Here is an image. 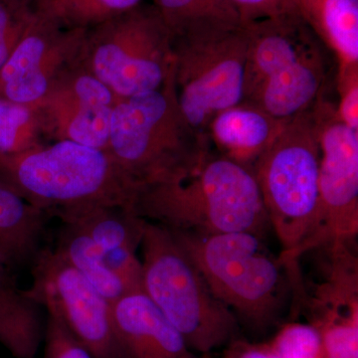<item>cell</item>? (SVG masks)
I'll use <instances>...</instances> for the list:
<instances>
[{
    "label": "cell",
    "mask_w": 358,
    "mask_h": 358,
    "mask_svg": "<svg viewBox=\"0 0 358 358\" xmlns=\"http://www.w3.org/2000/svg\"><path fill=\"white\" fill-rule=\"evenodd\" d=\"M134 212L169 229L199 234L263 237L270 225L253 171L212 148L185 176L143 189Z\"/></svg>",
    "instance_id": "obj_1"
},
{
    "label": "cell",
    "mask_w": 358,
    "mask_h": 358,
    "mask_svg": "<svg viewBox=\"0 0 358 358\" xmlns=\"http://www.w3.org/2000/svg\"><path fill=\"white\" fill-rule=\"evenodd\" d=\"M210 148L208 138L192 128L179 107L173 67L159 89L115 103L106 150L138 194L181 178Z\"/></svg>",
    "instance_id": "obj_2"
},
{
    "label": "cell",
    "mask_w": 358,
    "mask_h": 358,
    "mask_svg": "<svg viewBox=\"0 0 358 358\" xmlns=\"http://www.w3.org/2000/svg\"><path fill=\"white\" fill-rule=\"evenodd\" d=\"M245 27L248 44L242 102L289 121L326 96L329 51L300 14Z\"/></svg>",
    "instance_id": "obj_3"
},
{
    "label": "cell",
    "mask_w": 358,
    "mask_h": 358,
    "mask_svg": "<svg viewBox=\"0 0 358 358\" xmlns=\"http://www.w3.org/2000/svg\"><path fill=\"white\" fill-rule=\"evenodd\" d=\"M313 108L285 122L253 169L281 244L278 259L294 289L303 287L299 261L319 214L320 150Z\"/></svg>",
    "instance_id": "obj_4"
},
{
    "label": "cell",
    "mask_w": 358,
    "mask_h": 358,
    "mask_svg": "<svg viewBox=\"0 0 358 358\" xmlns=\"http://www.w3.org/2000/svg\"><path fill=\"white\" fill-rule=\"evenodd\" d=\"M0 179L50 215L57 209L87 204L134 211L138 195L107 150L69 141L0 155Z\"/></svg>",
    "instance_id": "obj_5"
},
{
    "label": "cell",
    "mask_w": 358,
    "mask_h": 358,
    "mask_svg": "<svg viewBox=\"0 0 358 358\" xmlns=\"http://www.w3.org/2000/svg\"><path fill=\"white\" fill-rule=\"evenodd\" d=\"M141 247L143 292L178 329L190 352L209 355L239 338L237 317L213 296L169 228L147 221Z\"/></svg>",
    "instance_id": "obj_6"
},
{
    "label": "cell",
    "mask_w": 358,
    "mask_h": 358,
    "mask_svg": "<svg viewBox=\"0 0 358 358\" xmlns=\"http://www.w3.org/2000/svg\"><path fill=\"white\" fill-rule=\"evenodd\" d=\"M171 231L199 268L211 293L235 317L257 331L274 324L289 281L284 266L268 251L263 237L251 232Z\"/></svg>",
    "instance_id": "obj_7"
},
{
    "label": "cell",
    "mask_w": 358,
    "mask_h": 358,
    "mask_svg": "<svg viewBox=\"0 0 358 358\" xmlns=\"http://www.w3.org/2000/svg\"><path fill=\"white\" fill-rule=\"evenodd\" d=\"M82 61L117 100L143 95L171 75L173 36L154 4L143 2L89 29Z\"/></svg>",
    "instance_id": "obj_8"
},
{
    "label": "cell",
    "mask_w": 358,
    "mask_h": 358,
    "mask_svg": "<svg viewBox=\"0 0 358 358\" xmlns=\"http://www.w3.org/2000/svg\"><path fill=\"white\" fill-rule=\"evenodd\" d=\"M248 35L245 25L173 38V79L179 107L207 136L218 113L243 101Z\"/></svg>",
    "instance_id": "obj_9"
},
{
    "label": "cell",
    "mask_w": 358,
    "mask_h": 358,
    "mask_svg": "<svg viewBox=\"0 0 358 358\" xmlns=\"http://www.w3.org/2000/svg\"><path fill=\"white\" fill-rule=\"evenodd\" d=\"M320 150L317 222L303 248L352 244L358 234V131L345 126L326 96L313 108Z\"/></svg>",
    "instance_id": "obj_10"
},
{
    "label": "cell",
    "mask_w": 358,
    "mask_h": 358,
    "mask_svg": "<svg viewBox=\"0 0 358 358\" xmlns=\"http://www.w3.org/2000/svg\"><path fill=\"white\" fill-rule=\"evenodd\" d=\"M24 293L60 322L94 358H129L115 329L113 306L56 250L40 252Z\"/></svg>",
    "instance_id": "obj_11"
},
{
    "label": "cell",
    "mask_w": 358,
    "mask_h": 358,
    "mask_svg": "<svg viewBox=\"0 0 358 358\" xmlns=\"http://www.w3.org/2000/svg\"><path fill=\"white\" fill-rule=\"evenodd\" d=\"M86 29H68L46 0H36L31 20L0 70V98L34 106L82 59Z\"/></svg>",
    "instance_id": "obj_12"
},
{
    "label": "cell",
    "mask_w": 358,
    "mask_h": 358,
    "mask_svg": "<svg viewBox=\"0 0 358 358\" xmlns=\"http://www.w3.org/2000/svg\"><path fill=\"white\" fill-rule=\"evenodd\" d=\"M117 96L79 61L34 105L42 136L107 150Z\"/></svg>",
    "instance_id": "obj_13"
},
{
    "label": "cell",
    "mask_w": 358,
    "mask_h": 358,
    "mask_svg": "<svg viewBox=\"0 0 358 358\" xmlns=\"http://www.w3.org/2000/svg\"><path fill=\"white\" fill-rule=\"evenodd\" d=\"M117 336L129 358H196L185 339L143 291L113 305Z\"/></svg>",
    "instance_id": "obj_14"
},
{
    "label": "cell",
    "mask_w": 358,
    "mask_h": 358,
    "mask_svg": "<svg viewBox=\"0 0 358 358\" xmlns=\"http://www.w3.org/2000/svg\"><path fill=\"white\" fill-rule=\"evenodd\" d=\"M286 122L241 102L218 113L209 122L206 134L219 155L253 171Z\"/></svg>",
    "instance_id": "obj_15"
},
{
    "label": "cell",
    "mask_w": 358,
    "mask_h": 358,
    "mask_svg": "<svg viewBox=\"0 0 358 358\" xmlns=\"http://www.w3.org/2000/svg\"><path fill=\"white\" fill-rule=\"evenodd\" d=\"M51 215L91 238L103 257L136 253L147 224L131 209L113 205H78L57 209Z\"/></svg>",
    "instance_id": "obj_16"
},
{
    "label": "cell",
    "mask_w": 358,
    "mask_h": 358,
    "mask_svg": "<svg viewBox=\"0 0 358 358\" xmlns=\"http://www.w3.org/2000/svg\"><path fill=\"white\" fill-rule=\"evenodd\" d=\"M0 254V345L15 358H35L43 341L39 306L16 286Z\"/></svg>",
    "instance_id": "obj_17"
},
{
    "label": "cell",
    "mask_w": 358,
    "mask_h": 358,
    "mask_svg": "<svg viewBox=\"0 0 358 358\" xmlns=\"http://www.w3.org/2000/svg\"><path fill=\"white\" fill-rule=\"evenodd\" d=\"M299 13L334 54L336 66L358 65V0H296Z\"/></svg>",
    "instance_id": "obj_18"
},
{
    "label": "cell",
    "mask_w": 358,
    "mask_h": 358,
    "mask_svg": "<svg viewBox=\"0 0 358 358\" xmlns=\"http://www.w3.org/2000/svg\"><path fill=\"white\" fill-rule=\"evenodd\" d=\"M49 215L0 179V254L11 266L34 255Z\"/></svg>",
    "instance_id": "obj_19"
},
{
    "label": "cell",
    "mask_w": 358,
    "mask_h": 358,
    "mask_svg": "<svg viewBox=\"0 0 358 358\" xmlns=\"http://www.w3.org/2000/svg\"><path fill=\"white\" fill-rule=\"evenodd\" d=\"M173 38L243 24L229 0H154Z\"/></svg>",
    "instance_id": "obj_20"
},
{
    "label": "cell",
    "mask_w": 358,
    "mask_h": 358,
    "mask_svg": "<svg viewBox=\"0 0 358 358\" xmlns=\"http://www.w3.org/2000/svg\"><path fill=\"white\" fill-rule=\"evenodd\" d=\"M55 250L91 282L110 305L129 294L121 280L106 265L101 249L81 231L64 225Z\"/></svg>",
    "instance_id": "obj_21"
},
{
    "label": "cell",
    "mask_w": 358,
    "mask_h": 358,
    "mask_svg": "<svg viewBox=\"0 0 358 358\" xmlns=\"http://www.w3.org/2000/svg\"><path fill=\"white\" fill-rule=\"evenodd\" d=\"M34 106L0 98V155H16L44 145Z\"/></svg>",
    "instance_id": "obj_22"
},
{
    "label": "cell",
    "mask_w": 358,
    "mask_h": 358,
    "mask_svg": "<svg viewBox=\"0 0 358 358\" xmlns=\"http://www.w3.org/2000/svg\"><path fill=\"white\" fill-rule=\"evenodd\" d=\"M68 29L89 30L143 3V0H46Z\"/></svg>",
    "instance_id": "obj_23"
},
{
    "label": "cell",
    "mask_w": 358,
    "mask_h": 358,
    "mask_svg": "<svg viewBox=\"0 0 358 358\" xmlns=\"http://www.w3.org/2000/svg\"><path fill=\"white\" fill-rule=\"evenodd\" d=\"M268 345L281 358H324L322 336L312 324L289 322Z\"/></svg>",
    "instance_id": "obj_24"
},
{
    "label": "cell",
    "mask_w": 358,
    "mask_h": 358,
    "mask_svg": "<svg viewBox=\"0 0 358 358\" xmlns=\"http://www.w3.org/2000/svg\"><path fill=\"white\" fill-rule=\"evenodd\" d=\"M35 2L36 0H0V70L31 20Z\"/></svg>",
    "instance_id": "obj_25"
},
{
    "label": "cell",
    "mask_w": 358,
    "mask_h": 358,
    "mask_svg": "<svg viewBox=\"0 0 358 358\" xmlns=\"http://www.w3.org/2000/svg\"><path fill=\"white\" fill-rule=\"evenodd\" d=\"M336 115L345 126L358 131V65L336 66Z\"/></svg>",
    "instance_id": "obj_26"
},
{
    "label": "cell",
    "mask_w": 358,
    "mask_h": 358,
    "mask_svg": "<svg viewBox=\"0 0 358 358\" xmlns=\"http://www.w3.org/2000/svg\"><path fill=\"white\" fill-rule=\"evenodd\" d=\"M44 358H94L57 320L48 315L44 329Z\"/></svg>",
    "instance_id": "obj_27"
},
{
    "label": "cell",
    "mask_w": 358,
    "mask_h": 358,
    "mask_svg": "<svg viewBox=\"0 0 358 358\" xmlns=\"http://www.w3.org/2000/svg\"><path fill=\"white\" fill-rule=\"evenodd\" d=\"M244 25L264 20L299 15L296 0H229Z\"/></svg>",
    "instance_id": "obj_28"
},
{
    "label": "cell",
    "mask_w": 358,
    "mask_h": 358,
    "mask_svg": "<svg viewBox=\"0 0 358 358\" xmlns=\"http://www.w3.org/2000/svg\"><path fill=\"white\" fill-rule=\"evenodd\" d=\"M317 331L324 358H358V322L333 324Z\"/></svg>",
    "instance_id": "obj_29"
},
{
    "label": "cell",
    "mask_w": 358,
    "mask_h": 358,
    "mask_svg": "<svg viewBox=\"0 0 358 358\" xmlns=\"http://www.w3.org/2000/svg\"><path fill=\"white\" fill-rule=\"evenodd\" d=\"M223 358H281L268 343H251L238 338L226 346Z\"/></svg>",
    "instance_id": "obj_30"
},
{
    "label": "cell",
    "mask_w": 358,
    "mask_h": 358,
    "mask_svg": "<svg viewBox=\"0 0 358 358\" xmlns=\"http://www.w3.org/2000/svg\"><path fill=\"white\" fill-rule=\"evenodd\" d=\"M202 358H211V357H209V355H203V357H202Z\"/></svg>",
    "instance_id": "obj_31"
}]
</instances>
